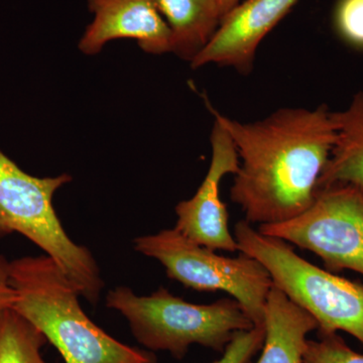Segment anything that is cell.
Returning a JSON list of instances; mask_svg holds the SVG:
<instances>
[{"mask_svg":"<svg viewBox=\"0 0 363 363\" xmlns=\"http://www.w3.org/2000/svg\"><path fill=\"white\" fill-rule=\"evenodd\" d=\"M209 109L238 150L240 168L230 197L248 223H281L310 207L337 138L326 105L281 108L247 123Z\"/></svg>","mask_w":363,"mask_h":363,"instance_id":"obj_1","label":"cell"},{"mask_svg":"<svg viewBox=\"0 0 363 363\" xmlns=\"http://www.w3.org/2000/svg\"><path fill=\"white\" fill-rule=\"evenodd\" d=\"M13 310L44 334L65 363H157L149 350L126 345L85 314L78 289L47 255L9 262Z\"/></svg>","mask_w":363,"mask_h":363,"instance_id":"obj_2","label":"cell"},{"mask_svg":"<svg viewBox=\"0 0 363 363\" xmlns=\"http://www.w3.org/2000/svg\"><path fill=\"white\" fill-rule=\"evenodd\" d=\"M72 177L39 178L26 173L0 150V240L20 233L44 250L65 272L81 297L97 304L104 288L96 259L69 238L52 198Z\"/></svg>","mask_w":363,"mask_h":363,"instance_id":"obj_3","label":"cell"},{"mask_svg":"<svg viewBox=\"0 0 363 363\" xmlns=\"http://www.w3.org/2000/svg\"><path fill=\"white\" fill-rule=\"evenodd\" d=\"M106 307L128 320L133 336L145 348L167 351L178 359L185 357L192 344L223 352L235 332L255 327L233 298L191 304L164 286L150 296L117 286L107 294Z\"/></svg>","mask_w":363,"mask_h":363,"instance_id":"obj_4","label":"cell"},{"mask_svg":"<svg viewBox=\"0 0 363 363\" xmlns=\"http://www.w3.org/2000/svg\"><path fill=\"white\" fill-rule=\"evenodd\" d=\"M233 235L241 252L266 267L272 285L314 317L318 332H346L363 344V284L315 266L247 220L236 223Z\"/></svg>","mask_w":363,"mask_h":363,"instance_id":"obj_5","label":"cell"},{"mask_svg":"<svg viewBox=\"0 0 363 363\" xmlns=\"http://www.w3.org/2000/svg\"><path fill=\"white\" fill-rule=\"evenodd\" d=\"M136 252L161 262L167 276L198 292H225L240 303L255 326H264V307L272 281L266 267L241 252L225 257L189 240L176 228L143 235Z\"/></svg>","mask_w":363,"mask_h":363,"instance_id":"obj_6","label":"cell"},{"mask_svg":"<svg viewBox=\"0 0 363 363\" xmlns=\"http://www.w3.org/2000/svg\"><path fill=\"white\" fill-rule=\"evenodd\" d=\"M257 230L315 253L327 271L363 274V195L351 186L318 188L304 212Z\"/></svg>","mask_w":363,"mask_h":363,"instance_id":"obj_7","label":"cell"},{"mask_svg":"<svg viewBox=\"0 0 363 363\" xmlns=\"http://www.w3.org/2000/svg\"><path fill=\"white\" fill-rule=\"evenodd\" d=\"M210 140L209 169L196 194L177 205L175 228L189 240L215 252H236L240 247L229 229L228 212L220 198V184L226 175L238 173L240 157L230 135L218 121H214Z\"/></svg>","mask_w":363,"mask_h":363,"instance_id":"obj_8","label":"cell"},{"mask_svg":"<svg viewBox=\"0 0 363 363\" xmlns=\"http://www.w3.org/2000/svg\"><path fill=\"white\" fill-rule=\"evenodd\" d=\"M298 0H245L223 16L216 33L195 59L193 69L208 64L252 71L257 48Z\"/></svg>","mask_w":363,"mask_h":363,"instance_id":"obj_9","label":"cell"},{"mask_svg":"<svg viewBox=\"0 0 363 363\" xmlns=\"http://www.w3.org/2000/svg\"><path fill=\"white\" fill-rule=\"evenodd\" d=\"M93 21L79 42V50L92 56L107 43L133 39L152 55L172 52V33L152 0H88Z\"/></svg>","mask_w":363,"mask_h":363,"instance_id":"obj_10","label":"cell"},{"mask_svg":"<svg viewBox=\"0 0 363 363\" xmlns=\"http://www.w3.org/2000/svg\"><path fill=\"white\" fill-rule=\"evenodd\" d=\"M264 341L255 363H304L308 334L318 330L314 317L272 285L264 314Z\"/></svg>","mask_w":363,"mask_h":363,"instance_id":"obj_11","label":"cell"},{"mask_svg":"<svg viewBox=\"0 0 363 363\" xmlns=\"http://www.w3.org/2000/svg\"><path fill=\"white\" fill-rule=\"evenodd\" d=\"M332 117L337 138L318 188L347 185L363 195V92L355 94L343 111H332Z\"/></svg>","mask_w":363,"mask_h":363,"instance_id":"obj_12","label":"cell"},{"mask_svg":"<svg viewBox=\"0 0 363 363\" xmlns=\"http://www.w3.org/2000/svg\"><path fill=\"white\" fill-rule=\"evenodd\" d=\"M172 33V52L192 62L220 25L217 0H152Z\"/></svg>","mask_w":363,"mask_h":363,"instance_id":"obj_13","label":"cell"},{"mask_svg":"<svg viewBox=\"0 0 363 363\" xmlns=\"http://www.w3.org/2000/svg\"><path fill=\"white\" fill-rule=\"evenodd\" d=\"M47 338L13 309L0 314V363H48L42 357Z\"/></svg>","mask_w":363,"mask_h":363,"instance_id":"obj_14","label":"cell"},{"mask_svg":"<svg viewBox=\"0 0 363 363\" xmlns=\"http://www.w3.org/2000/svg\"><path fill=\"white\" fill-rule=\"evenodd\" d=\"M304 363H363V354L353 350L338 333L318 332L317 340L308 339Z\"/></svg>","mask_w":363,"mask_h":363,"instance_id":"obj_15","label":"cell"},{"mask_svg":"<svg viewBox=\"0 0 363 363\" xmlns=\"http://www.w3.org/2000/svg\"><path fill=\"white\" fill-rule=\"evenodd\" d=\"M334 26L346 44L363 50V0H339Z\"/></svg>","mask_w":363,"mask_h":363,"instance_id":"obj_16","label":"cell"},{"mask_svg":"<svg viewBox=\"0 0 363 363\" xmlns=\"http://www.w3.org/2000/svg\"><path fill=\"white\" fill-rule=\"evenodd\" d=\"M264 341V326L235 332L220 359L213 363H250L255 355L262 350Z\"/></svg>","mask_w":363,"mask_h":363,"instance_id":"obj_17","label":"cell"},{"mask_svg":"<svg viewBox=\"0 0 363 363\" xmlns=\"http://www.w3.org/2000/svg\"><path fill=\"white\" fill-rule=\"evenodd\" d=\"M9 262L4 255H0V314L13 309L16 301V291L9 278Z\"/></svg>","mask_w":363,"mask_h":363,"instance_id":"obj_18","label":"cell"},{"mask_svg":"<svg viewBox=\"0 0 363 363\" xmlns=\"http://www.w3.org/2000/svg\"><path fill=\"white\" fill-rule=\"evenodd\" d=\"M218 1L219 9H220L221 20L224 16H226L231 9L240 4V0H217Z\"/></svg>","mask_w":363,"mask_h":363,"instance_id":"obj_19","label":"cell"}]
</instances>
